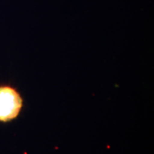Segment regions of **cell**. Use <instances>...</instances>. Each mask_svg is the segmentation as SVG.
I'll return each instance as SVG.
<instances>
[{
    "label": "cell",
    "mask_w": 154,
    "mask_h": 154,
    "mask_svg": "<svg viewBox=\"0 0 154 154\" xmlns=\"http://www.w3.org/2000/svg\"><path fill=\"white\" fill-rule=\"evenodd\" d=\"M22 94L10 84L0 85V122L7 124L14 121L24 109Z\"/></svg>",
    "instance_id": "obj_1"
}]
</instances>
